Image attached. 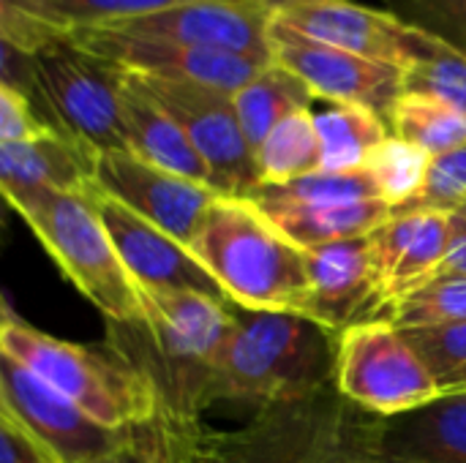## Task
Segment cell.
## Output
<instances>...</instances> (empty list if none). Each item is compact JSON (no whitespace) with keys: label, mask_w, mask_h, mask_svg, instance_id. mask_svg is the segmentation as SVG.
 I'll return each instance as SVG.
<instances>
[{"label":"cell","mask_w":466,"mask_h":463,"mask_svg":"<svg viewBox=\"0 0 466 463\" xmlns=\"http://www.w3.org/2000/svg\"><path fill=\"white\" fill-rule=\"evenodd\" d=\"M0 407L63 463L90 461L112 450L131 431L96 423L71 398L60 396L5 352H0Z\"/></svg>","instance_id":"obj_13"},{"label":"cell","mask_w":466,"mask_h":463,"mask_svg":"<svg viewBox=\"0 0 466 463\" xmlns=\"http://www.w3.org/2000/svg\"><path fill=\"white\" fill-rule=\"evenodd\" d=\"M382 199L374 177L366 169L355 172H311L306 177L268 186L262 183L251 202H287V205H341V202H363Z\"/></svg>","instance_id":"obj_27"},{"label":"cell","mask_w":466,"mask_h":463,"mask_svg":"<svg viewBox=\"0 0 466 463\" xmlns=\"http://www.w3.org/2000/svg\"><path fill=\"white\" fill-rule=\"evenodd\" d=\"M93 183L98 191L188 248L197 243L208 210L221 196L210 186L161 169L131 150L101 153L96 158Z\"/></svg>","instance_id":"obj_11"},{"label":"cell","mask_w":466,"mask_h":463,"mask_svg":"<svg viewBox=\"0 0 466 463\" xmlns=\"http://www.w3.org/2000/svg\"><path fill=\"white\" fill-rule=\"evenodd\" d=\"M139 295L145 319L109 322V347L153 382L164 418L199 420L208 368L232 333V303L142 287Z\"/></svg>","instance_id":"obj_3"},{"label":"cell","mask_w":466,"mask_h":463,"mask_svg":"<svg viewBox=\"0 0 466 463\" xmlns=\"http://www.w3.org/2000/svg\"><path fill=\"white\" fill-rule=\"evenodd\" d=\"M339 333L289 311H254L232 303V333L213 357L202 409L238 401L265 409L336 385Z\"/></svg>","instance_id":"obj_2"},{"label":"cell","mask_w":466,"mask_h":463,"mask_svg":"<svg viewBox=\"0 0 466 463\" xmlns=\"http://www.w3.org/2000/svg\"><path fill=\"white\" fill-rule=\"evenodd\" d=\"M232 98H235L243 134L251 142L254 153L281 120H287L295 112L314 109V101H317L309 85L279 63L265 65Z\"/></svg>","instance_id":"obj_24"},{"label":"cell","mask_w":466,"mask_h":463,"mask_svg":"<svg viewBox=\"0 0 466 463\" xmlns=\"http://www.w3.org/2000/svg\"><path fill=\"white\" fill-rule=\"evenodd\" d=\"M306 254L311 273V295L306 306L309 319L339 336L355 325L382 319L371 235L317 246Z\"/></svg>","instance_id":"obj_17"},{"label":"cell","mask_w":466,"mask_h":463,"mask_svg":"<svg viewBox=\"0 0 466 463\" xmlns=\"http://www.w3.org/2000/svg\"><path fill=\"white\" fill-rule=\"evenodd\" d=\"M96 153L52 131L30 142L0 145V188L3 196H16L38 188L87 194L93 191Z\"/></svg>","instance_id":"obj_20"},{"label":"cell","mask_w":466,"mask_h":463,"mask_svg":"<svg viewBox=\"0 0 466 463\" xmlns=\"http://www.w3.org/2000/svg\"><path fill=\"white\" fill-rule=\"evenodd\" d=\"M276 22L360 57L396 65L407 71L426 35L388 11L355 3V0H295L273 14Z\"/></svg>","instance_id":"obj_14"},{"label":"cell","mask_w":466,"mask_h":463,"mask_svg":"<svg viewBox=\"0 0 466 463\" xmlns=\"http://www.w3.org/2000/svg\"><path fill=\"white\" fill-rule=\"evenodd\" d=\"M0 463H63L0 407Z\"/></svg>","instance_id":"obj_36"},{"label":"cell","mask_w":466,"mask_h":463,"mask_svg":"<svg viewBox=\"0 0 466 463\" xmlns=\"http://www.w3.org/2000/svg\"><path fill=\"white\" fill-rule=\"evenodd\" d=\"M404 25L466 55V0H382Z\"/></svg>","instance_id":"obj_32"},{"label":"cell","mask_w":466,"mask_h":463,"mask_svg":"<svg viewBox=\"0 0 466 463\" xmlns=\"http://www.w3.org/2000/svg\"><path fill=\"white\" fill-rule=\"evenodd\" d=\"M41 115L35 112L33 101L11 87H0V145L8 142H30L38 136L52 134Z\"/></svg>","instance_id":"obj_35"},{"label":"cell","mask_w":466,"mask_h":463,"mask_svg":"<svg viewBox=\"0 0 466 463\" xmlns=\"http://www.w3.org/2000/svg\"><path fill=\"white\" fill-rule=\"evenodd\" d=\"M82 463H161V458H158V448L147 423V426L131 428L112 450Z\"/></svg>","instance_id":"obj_37"},{"label":"cell","mask_w":466,"mask_h":463,"mask_svg":"<svg viewBox=\"0 0 466 463\" xmlns=\"http://www.w3.org/2000/svg\"><path fill=\"white\" fill-rule=\"evenodd\" d=\"M388 128L431 158L466 145V115L431 93L404 90L388 115Z\"/></svg>","instance_id":"obj_25"},{"label":"cell","mask_w":466,"mask_h":463,"mask_svg":"<svg viewBox=\"0 0 466 463\" xmlns=\"http://www.w3.org/2000/svg\"><path fill=\"white\" fill-rule=\"evenodd\" d=\"M440 396H466V322L404 330Z\"/></svg>","instance_id":"obj_30"},{"label":"cell","mask_w":466,"mask_h":463,"mask_svg":"<svg viewBox=\"0 0 466 463\" xmlns=\"http://www.w3.org/2000/svg\"><path fill=\"white\" fill-rule=\"evenodd\" d=\"M371 248L382 308L380 322H388V314L399 300L442 276L448 257V213H396L388 224L371 232Z\"/></svg>","instance_id":"obj_18"},{"label":"cell","mask_w":466,"mask_h":463,"mask_svg":"<svg viewBox=\"0 0 466 463\" xmlns=\"http://www.w3.org/2000/svg\"><path fill=\"white\" fill-rule=\"evenodd\" d=\"M322 172L363 169L369 156L390 136L388 120L360 104H328L314 112Z\"/></svg>","instance_id":"obj_23"},{"label":"cell","mask_w":466,"mask_h":463,"mask_svg":"<svg viewBox=\"0 0 466 463\" xmlns=\"http://www.w3.org/2000/svg\"><path fill=\"white\" fill-rule=\"evenodd\" d=\"M257 3H262L265 8H270V11L276 14V11H281L284 5H289V3H295V0H257Z\"/></svg>","instance_id":"obj_40"},{"label":"cell","mask_w":466,"mask_h":463,"mask_svg":"<svg viewBox=\"0 0 466 463\" xmlns=\"http://www.w3.org/2000/svg\"><path fill=\"white\" fill-rule=\"evenodd\" d=\"M336 388L358 407L393 418L440 398V390L407 341L390 322H366L339 336Z\"/></svg>","instance_id":"obj_9"},{"label":"cell","mask_w":466,"mask_h":463,"mask_svg":"<svg viewBox=\"0 0 466 463\" xmlns=\"http://www.w3.org/2000/svg\"><path fill=\"white\" fill-rule=\"evenodd\" d=\"M96 188V186H93ZM35 232L63 276L106 317V322H142L139 284L126 270L98 210L93 191L71 194L38 188L5 199Z\"/></svg>","instance_id":"obj_6"},{"label":"cell","mask_w":466,"mask_h":463,"mask_svg":"<svg viewBox=\"0 0 466 463\" xmlns=\"http://www.w3.org/2000/svg\"><path fill=\"white\" fill-rule=\"evenodd\" d=\"M429 166H431V156L426 150L390 134L369 156L363 169L374 177L382 202H388L396 213L423 191Z\"/></svg>","instance_id":"obj_28"},{"label":"cell","mask_w":466,"mask_h":463,"mask_svg":"<svg viewBox=\"0 0 466 463\" xmlns=\"http://www.w3.org/2000/svg\"><path fill=\"white\" fill-rule=\"evenodd\" d=\"M466 202V145L456 147L445 156L431 158L423 191L396 213H415V210H437L453 213Z\"/></svg>","instance_id":"obj_33"},{"label":"cell","mask_w":466,"mask_h":463,"mask_svg":"<svg viewBox=\"0 0 466 463\" xmlns=\"http://www.w3.org/2000/svg\"><path fill=\"white\" fill-rule=\"evenodd\" d=\"M93 202L126 270L142 289L197 292L232 303L221 284L213 278V273L188 246H183L156 224L139 218L137 213H131L128 207H123L98 188H93Z\"/></svg>","instance_id":"obj_15"},{"label":"cell","mask_w":466,"mask_h":463,"mask_svg":"<svg viewBox=\"0 0 466 463\" xmlns=\"http://www.w3.org/2000/svg\"><path fill=\"white\" fill-rule=\"evenodd\" d=\"M270 22L273 11L257 0H188L139 19L104 27L238 52L270 63Z\"/></svg>","instance_id":"obj_16"},{"label":"cell","mask_w":466,"mask_h":463,"mask_svg":"<svg viewBox=\"0 0 466 463\" xmlns=\"http://www.w3.org/2000/svg\"><path fill=\"white\" fill-rule=\"evenodd\" d=\"M41 120L85 150H128L123 123V68L90 52L76 35L33 55L27 96Z\"/></svg>","instance_id":"obj_7"},{"label":"cell","mask_w":466,"mask_h":463,"mask_svg":"<svg viewBox=\"0 0 466 463\" xmlns=\"http://www.w3.org/2000/svg\"><path fill=\"white\" fill-rule=\"evenodd\" d=\"M404 90L431 93L466 115V55L426 35L418 60L404 71Z\"/></svg>","instance_id":"obj_31"},{"label":"cell","mask_w":466,"mask_h":463,"mask_svg":"<svg viewBox=\"0 0 466 463\" xmlns=\"http://www.w3.org/2000/svg\"><path fill=\"white\" fill-rule=\"evenodd\" d=\"M191 251L235 306L306 317L309 254L281 235L251 199L218 196Z\"/></svg>","instance_id":"obj_4"},{"label":"cell","mask_w":466,"mask_h":463,"mask_svg":"<svg viewBox=\"0 0 466 463\" xmlns=\"http://www.w3.org/2000/svg\"><path fill=\"white\" fill-rule=\"evenodd\" d=\"M259 177L268 186L289 183L322 169V150L314 126V109H303L281 120L257 147Z\"/></svg>","instance_id":"obj_26"},{"label":"cell","mask_w":466,"mask_h":463,"mask_svg":"<svg viewBox=\"0 0 466 463\" xmlns=\"http://www.w3.org/2000/svg\"><path fill=\"white\" fill-rule=\"evenodd\" d=\"M270 224L300 248H317L352 237H366L388 224L396 213L382 199L341 202V205H287L254 202Z\"/></svg>","instance_id":"obj_22"},{"label":"cell","mask_w":466,"mask_h":463,"mask_svg":"<svg viewBox=\"0 0 466 463\" xmlns=\"http://www.w3.org/2000/svg\"><path fill=\"white\" fill-rule=\"evenodd\" d=\"M186 131L210 172V188L221 196L251 199L262 186L257 153L243 134L232 93L169 76L128 71Z\"/></svg>","instance_id":"obj_8"},{"label":"cell","mask_w":466,"mask_h":463,"mask_svg":"<svg viewBox=\"0 0 466 463\" xmlns=\"http://www.w3.org/2000/svg\"><path fill=\"white\" fill-rule=\"evenodd\" d=\"M74 35L82 46H87L90 52L106 57L109 63L126 71L188 79L232 96L240 87H246L265 65L273 63V60L268 63L238 52L194 46V44L156 38V35H134L115 27H76Z\"/></svg>","instance_id":"obj_12"},{"label":"cell","mask_w":466,"mask_h":463,"mask_svg":"<svg viewBox=\"0 0 466 463\" xmlns=\"http://www.w3.org/2000/svg\"><path fill=\"white\" fill-rule=\"evenodd\" d=\"M150 434L161 463H382V415L358 407L336 385L257 409L235 431L158 415Z\"/></svg>","instance_id":"obj_1"},{"label":"cell","mask_w":466,"mask_h":463,"mask_svg":"<svg viewBox=\"0 0 466 463\" xmlns=\"http://www.w3.org/2000/svg\"><path fill=\"white\" fill-rule=\"evenodd\" d=\"M123 123L128 150L180 177L210 186V172L180 123L123 68Z\"/></svg>","instance_id":"obj_21"},{"label":"cell","mask_w":466,"mask_h":463,"mask_svg":"<svg viewBox=\"0 0 466 463\" xmlns=\"http://www.w3.org/2000/svg\"><path fill=\"white\" fill-rule=\"evenodd\" d=\"M445 276H466V202L448 213V257Z\"/></svg>","instance_id":"obj_39"},{"label":"cell","mask_w":466,"mask_h":463,"mask_svg":"<svg viewBox=\"0 0 466 463\" xmlns=\"http://www.w3.org/2000/svg\"><path fill=\"white\" fill-rule=\"evenodd\" d=\"M388 322L399 330L466 322V276H437L418 292L399 300L390 308Z\"/></svg>","instance_id":"obj_29"},{"label":"cell","mask_w":466,"mask_h":463,"mask_svg":"<svg viewBox=\"0 0 466 463\" xmlns=\"http://www.w3.org/2000/svg\"><path fill=\"white\" fill-rule=\"evenodd\" d=\"M382 463H466V396L382 418Z\"/></svg>","instance_id":"obj_19"},{"label":"cell","mask_w":466,"mask_h":463,"mask_svg":"<svg viewBox=\"0 0 466 463\" xmlns=\"http://www.w3.org/2000/svg\"><path fill=\"white\" fill-rule=\"evenodd\" d=\"M270 52L273 63L300 76L317 101L360 104L388 120L393 104L404 93L401 68L314 41L276 19L270 22Z\"/></svg>","instance_id":"obj_10"},{"label":"cell","mask_w":466,"mask_h":463,"mask_svg":"<svg viewBox=\"0 0 466 463\" xmlns=\"http://www.w3.org/2000/svg\"><path fill=\"white\" fill-rule=\"evenodd\" d=\"M0 352L30 368L106 428H139L161 415L153 382L120 352L46 336L16 317L11 306H3Z\"/></svg>","instance_id":"obj_5"},{"label":"cell","mask_w":466,"mask_h":463,"mask_svg":"<svg viewBox=\"0 0 466 463\" xmlns=\"http://www.w3.org/2000/svg\"><path fill=\"white\" fill-rule=\"evenodd\" d=\"M0 87L30 96L33 90V55L0 38Z\"/></svg>","instance_id":"obj_38"},{"label":"cell","mask_w":466,"mask_h":463,"mask_svg":"<svg viewBox=\"0 0 466 463\" xmlns=\"http://www.w3.org/2000/svg\"><path fill=\"white\" fill-rule=\"evenodd\" d=\"M74 27H104L139 19L188 0H52Z\"/></svg>","instance_id":"obj_34"}]
</instances>
